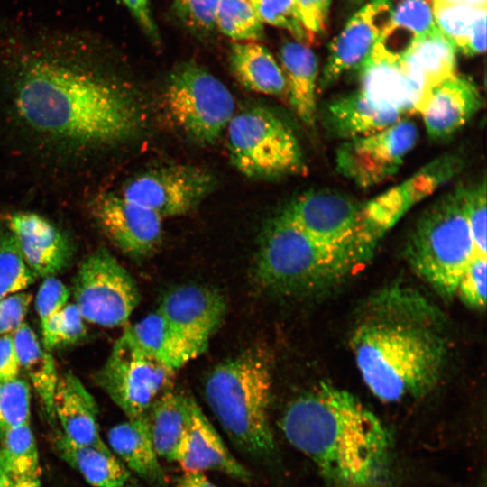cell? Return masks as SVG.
<instances>
[{
    "label": "cell",
    "mask_w": 487,
    "mask_h": 487,
    "mask_svg": "<svg viewBox=\"0 0 487 487\" xmlns=\"http://www.w3.org/2000/svg\"><path fill=\"white\" fill-rule=\"evenodd\" d=\"M0 61L14 119L52 148L90 154L127 141L141 127L136 99L108 73L88 32L17 31Z\"/></svg>",
    "instance_id": "obj_1"
},
{
    "label": "cell",
    "mask_w": 487,
    "mask_h": 487,
    "mask_svg": "<svg viewBox=\"0 0 487 487\" xmlns=\"http://www.w3.org/2000/svg\"><path fill=\"white\" fill-rule=\"evenodd\" d=\"M349 344L364 384L384 402L429 393L449 357L443 313L418 290L401 284L383 287L365 299Z\"/></svg>",
    "instance_id": "obj_2"
},
{
    "label": "cell",
    "mask_w": 487,
    "mask_h": 487,
    "mask_svg": "<svg viewBox=\"0 0 487 487\" xmlns=\"http://www.w3.org/2000/svg\"><path fill=\"white\" fill-rule=\"evenodd\" d=\"M280 428L335 487H372L385 475L391 441L380 418L349 391L321 382L293 400Z\"/></svg>",
    "instance_id": "obj_3"
},
{
    "label": "cell",
    "mask_w": 487,
    "mask_h": 487,
    "mask_svg": "<svg viewBox=\"0 0 487 487\" xmlns=\"http://www.w3.org/2000/svg\"><path fill=\"white\" fill-rule=\"evenodd\" d=\"M271 373L268 359L246 351L218 365L205 383L207 402L229 438L256 458L275 452L270 422Z\"/></svg>",
    "instance_id": "obj_4"
},
{
    "label": "cell",
    "mask_w": 487,
    "mask_h": 487,
    "mask_svg": "<svg viewBox=\"0 0 487 487\" xmlns=\"http://www.w3.org/2000/svg\"><path fill=\"white\" fill-rule=\"evenodd\" d=\"M368 259L313 240L281 212L262 235L254 272L264 289L293 295L334 285Z\"/></svg>",
    "instance_id": "obj_5"
},
{
    "label": "cell",
    "mask_w": 487,
    "mask_h": 487,
    "mask_svg": "<svg viewBox=\"0 0 487 487\" xmlns=\"http://www.w3.org/2000/svg\"><path fill=\"white\" fill-rule=\"evenodd\" d=\"M464 188L431 203L416 221L405 248L416 274L447 299L455 296L464 271L477 253L464 212Z\"/></svg>",
    "instance_id": "obj_6"
},
{
    "label": "cell",
    "mask_w": 487,
    "mask_h": 487,
    "mask_svg": "<svg viewBox=\"0 0 487 487\" xmlns=\"http://www.w3.org/2000/svg\"><path fill=\"white\" fill-rule=\"evenodd\" d=\"M226 131L230 160L248 178L278 179L305 168L297 136L267 108L254 106L234 114Z\"/></svg>",
    "instance_id": "obj_7"
},
{
    "label": "cell",
    "mask_w": 487,
    "mask_h": 487,
    "mask_svg": "<svg viewBox=\"0 0 487 487\" xmlns=\"http://www.w3.org/2000/svg\"><path fill=\"white\" fill-rule=\"evenodd\" d=\"M163 102L166 112L179 129L203 144L217 141L235 110L228 87L194 61L182 62L171 71Z\"/></svg>",
    "instance_id": "obj_8"
},
{
    "label": "cell",
    "mask_w": 487,
    "mask_h": 487,
    "mask_svg": "<svg viewBox=\"0 0 487 487\" xmlns=\"http://www.w3.org/2000/svg\"><path fill=\"white\" fill-rule=\"evenodd\" d=\"M313 240L370 258L380 242L365 216L363 202L341 191L313 189L294 198L282 211Z\"/></svg>",
    "instance_id": "obj_9"
},
{
    "label": "cell",
    "mask_w": 487,
    "mask_h": 487,
    "mask_svg": "<svg viewBox=\"0 0 487 487\" xmlns=\"http://www.w3.org/2000/svg\"><path fill=\"white\" fill-rule=\"evenodd\" d=\"M175 371L139 350L123 333L95 381L127 418L146 416L152 406L173 390Z\"/></svg>",
    "instance_id": "obj_10"
},
{
    "label": "cell",
    "mask_w": 487,
    "mask_h": 487,
    "mask_svg": "<svg viewBox=\"0 0 487 487\" xmlns=\"http://www.w3.org/2000/svg\"><path fill=\"white\" fill-rule=\"evenodd\" d=\"M73 296L85 321L106 327L124 324L140 301L135 280L106 248L81 262Z\"/></svg>",
    "instance_id": "obj_11"
},
{
    "label": "cell",
    "mask_w": 487,
    "mask_h": 487,
    "mask_svg": "<svg viewBox=\"0 0 487 487\" xmlns=\"http://www.w3.org/2000/svg\"><path fill=\"white\" fill-rule=\"evenodd\" d=\"M215 187V177L208 170L189 164H174L142 172L130 179L118 192L164 219L190 213Z\"/></svg>",
    "instance_id": "obj_12"
},
{
    "label": "cell",
    "mask_w": 487,
    "mask_h": 487,
    "mask_svg": "<svg viewBox=\"0 0 487 487\" xmlns=\"http://www.w3.org/2000/svg\"><path fill=\"white\" fill-rule=\"evenodd\" d=\"M418 136L417 125L401 119L375 133L345 141L336 150V170L361 188L381 184L397 173Z\"/></svg>",
    "instance_id": "obj_13"
},
{
    "label": "cell",
    "mask_w": 487,
    "mask_h": 487,
    "mask_svg": "<svg viewBox=\"0 0 487 487\" xmlns=\"http://www.w3.org/2000/svg\"><path fill=\"white\" fill-rule=\"evenodd\" d=\"M90 212L106 236L132 258L150 256L161 244L163 218L118 191L98 195Z\"/></svg>",
    "instance_id": "obj_14"
},
{
    "label": "cell",
    "mask_w": 487,
    "mask_h": 487,
    "mask_svg": "<svg viewBox=\"0 0 487 487\" xmlns=\"http://www.w3.org/2000/svg\"><path fill=\"white\" fill-rule=\"evenodd\" d=\"M392 7L391 0H371L350 18L330 44L318 90H326L349 71L360 70L390 22Z\"/></svg>",
    "instance_id": "obj_15"
},
{
    "label": "cell",
    "mask_w": 487,
    "mask_h": 487,
    "mask_svg": "<svg viewBox=\"0 0 487 487\" xmlns=\"http://www.w3.org/2000/svg\"><path fill=\"white\" fill-rule=\"evenodd\" d=\"M358 89L374 106L404 115L420 113L427 96L404 72L400 57L377 44L359 70Z\"/></svg>",
    "instance_id": "obj_16"
},
{
    "label": "cell",
    "mask_w": 487,
    "mask_h": 487,
    "mask_svg": "<svg viewBox=\"0 0 487 487\" xmlns=\"http://www.w3.org/2000/svg\"><path fill=\"white\" fill-rule=\"evenodd\" d=\"M4 222L36 277H53L68 267L73 255L72 244L67 234L46 217L18 211L8 215Z\"/></svg>",
    "instance_id": "obj_17"
},
{
    "label": "cell",
    "mask_w": 487,
    "mask_h": 487,
    "mask_svg": "<svg viewBox=\"0 0 487 487\" xmlns=\"http://www.w3.org/2000/svg\"><path fill=\"white\" fill-rule=\"evenodd\" d=\"M157 310L204 352L224 320L226 303L216 289L189 284L168 292Z\"/></svg>",
    "instance_id": "obj_18"
},
{
    "label": "cell",
    "mask_w": 487,
    "mask_h": 487,
    "mask_svg": "<svg viewBox=\"0 0 487 487\" xmlns=\"http://www.w3.org/2000/svg\"><path fill=\"white\" fill-rule=\"evenodd\" d=\"M482 106L476 84L470 78L455 74L431 89L419 114L428 136L445 141L464 126Z\"/></svg>",
    "instance_id": "obj_19"
},
{
    "label": "cell",
    "mask_w": 487,
    "mask_h": 487,
    "mask_svg": "<svg viewBox=\"0 0 487 487\" xmlns=\"http://www.w3.org/2000/svg\"><path fill=\"white\" fill-rule=\"evenodd\" d=\"M176 463L184 473L216 471L242 482L251 478L249 471L229 452L198 404Z\"/></svg>",
    "instance_id": "obj_20"
},
{
    "label": "cell",
    "mask_w": 487,
    "mask_h": 487,
    "mask_svg": "<svg viewBox=\"0 0 487 487\" xmlns=\"http://www.w3.org/2000/svg\"><path fill=\"white\" fill-rule=\"evenodd\" d=\"M53 410L61 433L69 440L78 445L107 446L100 436L95 399L70 372L59 376Z\"/></svg>",
    "instance_id": "obj_21"
},
{
    "label": "cell",
    "mask_w": 487,
    "mask_h": 487,
    "mask_svg": "<svg viewBox=\"0 0 487 487\" xmlns=\"http://www.w3.org/2000/svg\"><path fill=\"white\" fill-rule=\"evenodd\" d=\"M124 334L143 354L175 372L203 353L158 310L126 327Z\"/></svg>",
    "instance_id": "obj_22"
},
{
    "label": "cell",
    "mask_w": 487,
    "mask_h": 487,
    "mask_svg": "<svg viewBox=\"0 0 487 487\" xmlns=\"http://www.w3.org/2000/svg\"><path fill=\"white\" fill-rule=\"evenodd\" d=\"M280 68L285 78V94L299 120L308 127L317 119L318 62L314 51L304 43L289 41L280 51Z\"/></svg>",
    "instance_id": "obj_23"
},
{
    "label": "cell",
    "mask_w": 487,
    "mask_h": 487,
    "mask_svg": "<svg viewBox=\"0 0 487 487\" xmlns=\"http://www.w3.org/2000/svg\"><path fill=\"white\" fill-rule=\"evenodd\" d=\"M401 119L395 111L374 106L359 90L331 100L322 116L326 131L345 141L375 133Z\"/></svg>",
    "instance_id": "obj_24"
},
{
    "label": "cell",
    "mask_w": 487,
    "mask_h": 487,
    "mask_svg": "<svg viewBox=\"0 0 487 487\" xmlns=\"http://www.w3.org/2000/svg\"><path fill=\"white\" fill-rule=\"evenodd\" d=\"M107 441L112 453L129 471L152 486H166V476L151 438L147 415L127 418L112 427Z\"/></svg>",
    "instance_id": "obj_25"
},
{
    "label": "cell",
    "mask_w": 487,
    "mask_h": 487,
    "mask_svg": "<svg viewBox=\"0 0 487 487\" xmlns=\"http://www.w3.org/2000/svg\"><path fill=\"white\" fill-rule=\"evenodd\" d=\"M455 46L436 28L418 38L400 57L406 75L427 96L433 87L456 74Z\"/></svg>",
    "instance_id": "obj_26"
},
{
    "label": "cell",
    "mask_w": 487,
    "mask_h": 487,
    "mask_svg": "<svg viewBox=\"0 0 487 487\" xmlns=\"http://www.w3.org/2000/svg\"><path fill=\"white\" fill-rule=\"evenodd\" d=\"M197 404L193 397L171 390L152 406L147 422L159 458L176 462Z\"/></svg>",
    "instance_id": "obj_27"
},
{
    "label": "cell",
    "mask_w": 487,
    "mask_h": 487,
    "mask_svg": "<svg viewBox=\"0 0 487 487\" xmlns=\"http://www.w3.org/2000/svg\"><path fill=\"white\" fill-rule=\"evenodd\" d=\"M54 449L59 456L78 472L93 487H123L130 471L108 446L78 445L61 432L53 435Z\"/></svg>",
    "instance_id": "obj_28"
},
{
    "label": "cell",
    "mask_w": 487,
    "mask_h": 487,
    "mask_svg": "<svg viewBox=\"0 0 487 487\" xmlns=\"http://www.w3.org/2000/svg\"><path fill=\"white\" fill-rule=\"evenodd\" d=\"M229 60L234 77L245 88L269 96L285 94L281 68L264 45L235 41L231 44Z\"/></svg>",
    "instance_id": "obj_29"
},
{
    "label": "cell",
    "mask_w": 487,
    "mask_h": 487,
    "mask_svg": "<svg viewBox=\"0 0 487 487\" xmlns=\"http://www.w3.org/2000/svg\"><path fill=\"white\" fill-rule=\"evenodd\" d=\"M487 6L433 3L435 23L456 51L469 56L486 49Z\"/></svg>",
    "instance_id": "obj_30"
},
{
    "label": "cell",
    "mask_w": 487,
    "mask_h": 487,
    "mask_svg": "<svg viewBox=\"0 0 487 487\" xmlns=\"http://www.w3.org/2000/svg\"><path fill=\"white\" fill-rule=\"evenodd\" d=\"M13 337L21 369L30 379L47 418L55 421L53 398L60 375L54 358L27 323L24 322Z\"/></svg>",
    "instance_id": "obj_31"
},
{
    "label": "cell",
    "mask_w": 487,
    "mask_h": 487,
    "mask_svg": "<svg viewBox=\"0 0 487 487\" xmlns=\"http://www.w3.org/2000/svg\"><path fill=\"white\" fill-rule=\"evenodd\" d=\"M436 28L429 0H400L393 5L391 20L376 44L400 57L414 41Z\"/></svg>",
    "instance_id": "obj_32"
},
{
    "label": "cell",
    "mask_w": 487,
    "mask_h": 487,
    "mask_svg": "<svg viewBox=\"0 0 487 487\" xmlns=\"http://www.w3.org/2000/svg\"><path fill=\"white\" fill-rule=\"evenodd\" d=\"M0 452L12 480L39 477V453L30 423L14 427L0 437Z\"/></svg>",
    "instance_id": "obj_33"
},
{
    "label": "cell",
    "mask_w": 487,
    "mask_h": 487,
    "mask_svg": "<svg viewBox=\"0 0 487 487\" xmlns=\"http://www.w3.org/2000/svg\"><path fill=\"white\" fill-rule=\"evenodd\" d=\"M36 276L26 264L6 225H0V299L26 289Z\"/></svg>",
    "instance_id": "obj_34"
},
{
    "label": "cell",
    "mask_w": 487,
    "mask_h": 487,
    "mask_svg": "<svg viewBox=\"0 0 487 487\" xmlns=\"http://www.w3.org/2000/svg\"><path fill=\"white\" fill-rule=\"evenodd\" d=\"M215 26L236 41H256L263 36L262 23L248 0H219Z\"/></svg>",
    "instance_id": "obj_35"
},
{
    "label": "cell",
    "mask_w": 487,
    "mask_h": 487,
    "mask_svg": "<svg viewBox=\"0 0 487 487\" xmlns=\"http://www.w3.org/2000/svg\"><path fill=\"white\" fill-rule=\"evenodd\" d=\"M260 21L288 31L304 44L313 42L315 35L303 25L295 0H248Z\"/></svg>",
    "instance_id": "obj_36"
},
{
    "label": "cell",
    "mask_w": 487,
    "mask_h": 487,
    "mask_svg": "<svg viewBox=\"0 0 487 487\" xmlns=\"http://www.w3.org/2000/svg\"><path fill=\"white\" fill-rule=\"evenodd\" d=\"M30 387L17 377L0 381V437L8 430L30 423Z\"/></svg>",
    "instance_id": "obj_37"
},
{
    "label": "cell",
    "mask_w": 487,
    "mask_h": 487,
    "mask_svg": "<svg viewBox=\"0 0 487 487\" xmlns=\"http://www.w3.org/2000/svg\"><path fill=\"white\" fill-rule=\"evenodd\" d=\"M41 333L42 345L51 351L83 340L87 327L78 307L69 303L41 326Z\"/></svg>",
    "instance_id": "obj_38"
},
{
    "label": "cell",
    "mask_w": 487,
    "mask_h": 487,
    "mask_svg": "<svg viewBox=\"0 0 487 487\" xmlns=\"http://www.w3.org/2000/svg\"><path fill=\"white\" fill-rule=\"evenodd\" d=\"M487 288V255L475 253L464 271L455 295L473 309H484Z\"/></svg>",
    "instance_id": "obj_39"
},
{
    "label": "cell",
    "mask_w": 487,
    "mask_h": 487,
    "mask_svg": "<svg viewBox=\"0 0 487 487\" xmlns=\"http://www.w3.org/2000/svg\"><path fill=\"white\" fill-rule=\"evenodd\" d=\"M464 212L476 253L487 255L485 178L464 188Z\"/></svg>",
    "instance_id": "obj_40"
},
{
    "label": "cell",
    "mask_w": 487,
    "mask_h": 487,
    "mask_svg": "<svg viewBox=\"0 0 487 487\" xmlns=\"http://www.w3.org/2000/svg\"><path fill=\"white\" fill-rule=\"evenodd\" d=\"M69 298V290L61 280L54 276L45 278L35 298L41 325L60 312L68 304Z\"/></svg>",
    "instance_id": "obj_41"
},
{
    "label": "cell",
    "mask_w": 487,
    "mask_h": 487,
    "mask_svg": "<svg viewBox=\"0 0 487 487\" xmlns=\"http://www.w3.org/2000/svg\"><path fill=\"white\" fill-rule=\"evenodd\" d=\"M180 18L192 28L212 30L219 0H173Z\"/></svg>",
    "instance_id": "obj_42"
},
{
    "label": "cell",
    "mask_w": 487,
    "mask_h": 487,
    "mask_svg": "<svg viewBox=\"0 0 487 487\" xmlns=\"http://www.w3.org/2000/svg\"><path fill=\"white\" fill-rule=\"evenodd\" d=\"M32 300L24 291L0 299V335H13L24 323Z\"/></svg>",
    "instance_id": "obj_43"
},
{
    "label": "cell",
    "mask_w": 487,
    "mask_h": 487,
    "mask_svg": "<svg viewBox=\"0 0 487 487\" xmlns=\"http://www.w3.org/2000/svg\"><path fill=\"white\" fill-rule=\"evenodd\" d=\"M299 14L305 28L319 33L326 28L330 0H295Z\"/></svg>",
    "instance_id": "obj_44"
},
{
    "label": "cell",
    "mask_w": 487,
    "mask_h": 487,
    "mask_svg": "<svg viewBox=\"0 0 487 487\" xmlns=\"http://www.w3.org/2000/svg\"><path fill=\"white\" fill-rule=\"evenodd\" d=\"M19 358L13 335H0V381L19 377Z\"/></svg>",
    "instance_id": "obj_45"
},
{
    "label": "cell",
    "mask_w": 487,
    "mask_h": 487,
    "mask_svg": "<svg viewBox=\"0 0 487 487\" xmlns=\"http://www.w3.org/2000/svg\"><path fill=\"white\" fill-rule=\"evenodd\" d=\"M132 14L142 30L154 42L159 41V32L153 22L149 0H119Z\"/></svg>",
    "instance_id": "obj_46"
},
{
    "label": "cell",
    "mask_w": 487,
    "mask_h": 487,
    "mask_svg": "<svg viewBox=\"0 0 487 487\" xmlns=\"http://www.w3.org/2000/svg\"><path fill=\"white\" fill-rule=\"evenodd\" d=\"M174 487H217L204 473H184L175 480Z\"/></svg>",
    "instance_id": "obj_47"
},
{
    "label": "cell",
    "mask_w": 487,
    "mask_h": 487,
    "mask_svg": "<svg viewBox=\"0 0 487 487\" xmlns=\"http://www.w3.org/2000/svg\"><path fill=\"white\" fill-rule=\"evenodd\" d=\"M13 482V487H41L39 477L20 478Z\"/></svg>",
    "instance_id": "obj_48"
},
{
    "label": "cell",
    "mask_w": 487,
    "mask_h": 487,
    "mask_svg": "<svg viewBox=\"0 0 487 487\" xmlns=\"http://www.w3.org/2000/svg\"><path fill=\"white\" fill-rule=\"evenodd\" d=\"M433 3L454 4L464 3L473 6H486L487 0H432Z\"/></svg>",
    "instance_id": "obj_49"
},
{
    "label": "cell",
    "mask_w": 487,
    "mask_h": 487,
    "mask_svg": "<svg viewBox=\"0 0 487 487\" xmlns=\"http://www.w3.org/2000/svg\"><path fill=\"white\" fill-rule=\"evenodd\" d=\"M13 480L9 475L0 478V487H13Z\"/></svg>",
    "instance_id": "obj_50"
},
{
    "label": "cell",
    "mask_w": 487,
    "mask_h": 487,
    "mask_svg": "<svg viewBox=\"0 0 487 487\" xmlns=\"http://www.w3.org/2000/svg\"><path fill=\"white\" fill-rule=\"evenodd\" d=\"M5 475H9L3 459V456L0 452V478Z\"/></svg>",
    "instance_id": "obj_51"
},
{
    "label": "cell",
    "mask_w": 487,
    "mask_h": 487,
    "mask_svg": "<svg viewBox=\"0 0 487 487\" xmlns=\"http://www.w3.org/2000/svg\"><path fill=\"white\" fill-rule=\"evenodd\" d=\"M352 2L355 3V4H362L363 2H369L371 0H351Z\"/></svg>",
    "instance_id": "obj_52"
},
{
    "label": "cell",
    "mask_w": 487,
    "mask_h": 487,
    "mask_svg": "<svg viewBox=\"0 0 487 487\" xmlns=\"http://www.w3.org/2000/svg\"><path fill=\"white\" fill-rule=\"evenodd\" d=\"M123 487H133V486H126V485H124V486H123Z\"/></svg>",
    "instance_id": "obj_53"
}]
</instances>
